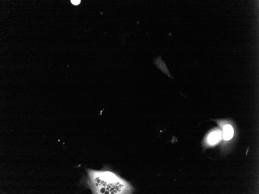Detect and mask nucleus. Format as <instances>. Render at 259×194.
I'll use <instances>...</instances> for the list:
<instances>
[{
	"label": "nucleus",
	"mask_w": 259,
	"mask_h": 194,
	"mask_svg": "<svg viewBox=\"0 0 259 194\" xmlns=\"http://www.w3.org/2000/svg\"><path fill=\"white\" fill-rule=\"evenodd\" d=\"M71 2L75 5H77L80 3L81 1L80 0H71Z\"/></svg>",
	"instance_id": "obj_4"
},
{
	"label": "nucleus",
	"mask_w": 259,
	"mask_h": 194,
	"mask_svg": "<svg viewBox=\"0 0 259 194\" xmlns=\"http://www.w3.org/2000/svg\"><path fill=\"white\" fill-rule=\"evenodd\" d=\"M154 64L156 65V67L159 69L162 72L164 73L168 77L170 78L171 77V75L170 74L169 72L168 71L167 67L166 64H165V62L162 60L160 56H159V57H156L155 59Z\"/></svg>",
	"instance_id": "obj_1"
},
{
	"label": "nucleus",
	"mask_w": 259,
	"mask_h": 194,
	"mask_svg": "<svg viewBox=\"0 0 259 194\" xmlns=\"http://www.w3.org/2000/svg\"><path fill=\"white\" fill-rule=\"evenodd\" d=\"M220 134L219 133L214 132L210 134L208 137V141L211 144H215L220 140Z\"/></svg>",
	"instance_id": "obj_3"
},
{
	"label": "nucleus",
	"mask_w": 259,
	"mask_h": 194,
	"mask_svg": "<svg viewBox=\"0 0 259 194\" xmlns=\"http://www.w3.org/2000/svg\"><path fill=\"white\" fill-rule=\"evenodd\" d=\"M223 131V137L225 140H230L232 138L234 134V130L231 125H226L224 128Z\"/></svg>",
	"instance_id": "obj_2"
}]
</instances>
